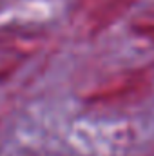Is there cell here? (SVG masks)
<instances>
[{
  "instance_id": "cell-4",
  "label": "cell",
  "mask_w": 154,
  "mask_h": 156,
  "mask_svg": "<svg viewBox=\"0 0 154 156\" xmlns=\"http://www.w3.org/2000/svg\"><path fill=\"white\" fill-rule=\"evenodd\" d=\"M82 2H83V4H87V2H91V0H82Z\"/></svg>"
},
{
  "instance_id": "cell-1",
  "label": "cell",
  "mask_w": 154,
  "mask_h": 156,
  "mask_svg": "<svg viewBox=\"0 0 154 156\" xmlns=\"http://www.w3.org/2000/svg\"><path fill=\"white\" fill-rule=\"evenodd\" d=\"M152 87V75L149 69H138L132 73H127L123 80L113 82L109 85H103L96 91H93L87 96V102L98 104V105H114V104H127L132 100H138L145 96Z\"/></svg>"
},
{
  "instance_id": "cell-2",
  "label": "cell",
  "mask_w": 154,
  "mask_h": 156,
  "mask_svg": "<svg viewBox=\"0 0 154 156\" xmlns=\"http://www.w3.org/2000/svg\"><path fill=\"white\" fill-rule=\"evenodd\" d=\"M134 4V0H107L103 4V7H100L94 15H93V27L91 33H100L105 27H109L113 22H116L131 5Z\"/></svg>"
},
{
  "instance_id": "cell-3",
  "label": "cell",
  "mask_w": 154,
  "mask_h": 156,
  "mask_svg": "<svg viewBox=\"0 0 154 156\" xmlns=\"http://www.w3.org/2000/svg\"><path fill=\"white\" fill-rule=\"evenodd\" d=\"M132 31H134L138 37H142V38H149V40L154 42V15L151 11L145 13V15H142V16L134 22Z\"/></svg>"
}]
</instances>
